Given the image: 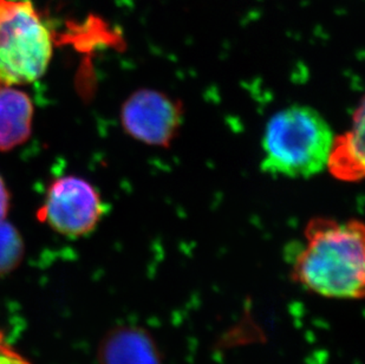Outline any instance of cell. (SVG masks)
I'll return each instance as SVG.
<instances>
[{"instance_id": "obj_1", "label": "cell", "mask_w": 365, "mask_h": 364, "mask_svg": "<svg viewBox=\"0 0 365 364\" xmlns=\"http://www.w3.org/2000/svg\"><path fill=\"white\" fill-rule=\"evenodd\" d=\"M287 257L291 279L309 293L334 300L364 297L365 228L359 220H310Z\"/></svg>"}, {"instance_id": "obj_2", "label": "cell", "mask_w": 365, "mask_h": 364, "mask_svg": "<svg viewBox=\"0 0 365 364\" xmlns=\"http://www.w3.org/2000/svg\"><path fill=\"white\" fill-rule=\"evenodd\" d=\"M332 140L330 124L317 110L286 108L266 126L262 169L287 178H310L327 167Z\"/></svg>"}, {"instance_id": "obj_3", "label": "cell", "mask_w": 365, "mask_h": 364, "mask_svg": "<svg viewBox=\"0 0 365 364\" xmlns=\"http://www.w3.org/2000/svg\"><path fill=\"white\" fill-rule=\"evenodd\" d=\"M53 48L51 29L31 0H0V88L41 79Z\"/></svg>"}, {"instance_id": "obj_4", "label": "cell", "mask_w": 365, "mask_h": 364, "mask_svg": "<svg viewBox=\"0 0 365 364\" xmlns=\"http://www.w3.org/2000/svg\"><path fill=\"white\" fill-rule=\"evenodd\" d=\"M104 212L96 188L84 179L69 176L50 185L38 218L56 232L76 238L95 230Z\"/></svg>"}, {"instance_id": "obj_5", "label": "cell", "mask_w": 365, "mask_h": 364, "mask_svg": "<svg viewBox=\"0 0 365 364\" xmlns=\"http://www.w3.org/2000/svg\"><path fill=\"white\" fill-rule=\"evenodd\" d=\"M181 117L180 106L154 90H140L131 95L121 110L125 131L147 145L165 146L172 141Z\"/></svg>"}, {"instance_id": "obj_6", "label": "cell", "mask_w": 365, "mask_h": 364, "mask_svg": "<svg viewBox=\"0 0 365 364\" xmlns=\"http://www.w3.org/2000/svg\"><path fill=\"white\" fill-rule=\"evenodd\" d=\"M100 364H161L154 340L140 328L121 327L104 337Z\"/></svg>"}, {"instance_id": "obj_7", "label": "cell", "mask_w": 365, "mask_h": 364, "mask_svg": "<svg viewBox=\"0 0 365 364\" xmlns=\"http://www.w3.org/2000/svg\"><path fill=\"white\" fill-rule=\"evenodd\" d=\"M329 172L341 181H359L364 176V106L357 110L350 131L332 140L327 155Z\"/></svg>"}, {"instance_id": "obj_8", "label": "cell", "mask_w": 365, "mask_h": 364, "mask_svg": "<svg viewBox=\"0 0 365 364\" xmlns=\"http://www.w3.org/2000/svg\"><path fill=\"white\" fill-rule=\"evenodd\" d=\"M34 103L14 86L0 88V151H12L31 136Z\"/></svg>"}, {"instance_id": "obj_9", "label": "cell", "mask_w": 365, "mask_h": 364, "mask_svg": "<svg viewBox=\"0 0 365 364\" xmlns=\"http://www.w3.org/2000/svg\"><path fill=\"white\" fill-rule=\"evenodd\" d=\"M25 244L19 231L5 220H0V275L14 271L21 264Z\"/></svg>"}, {"instance_id": "obj_10", "label": "cell", "mask_w": 365, "mask_h": 364, "mask_svg": "<svg viewBox=\"0 0 365 364\" xmlns=\"http://www.w3.org/2000/svg\"><path fill=\"white\" fill-rule=\"evenodd\" d=\"M0 364H31L0 333Z\"/></svg>"}, {"instance_id": "obj_11", "label": "cell", "mask_w": 365, "mask_h": 364, "mask_svg": "<svg viewBox=\"0 0 365 364\" xmlns=\"http://www.w3.org/2000/svg\"><path fill=\"white\" fill-rule=\"evenodd\" d=\"M11 196L5 181L0 176V220H5L10 211Z\"/></svg>"}]
</instances>
